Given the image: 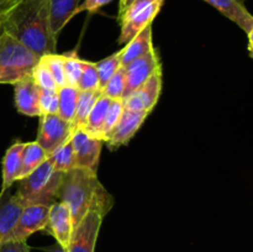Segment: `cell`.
Returning <instances> with one entry per match:
<instances>
[{
    "label": "cell",
    "mask_w": 253,
    "mask_h": 252,
    "mask_svg": "<svg viewBox=\"0 0 253 252\" xmlns=\"http://www.w3.org/2000/svg\"><path fill=\"white\" fill-rule=\"evenodd\" d=\"M25 142L17 141L12 143L5 152L2 158V182L1 192L10 189L16 180L20 179L21 173V153Z\"/></svg>",
    "instance_id": "ac0fdd59"
},
{
    "label": "cell",
    "mask_w": 253,
    "mask_h": 252,
    "mask_svg": "<svg viewBox=\"0 0 253 252\" xmlns=\"http://www.w3.org/2000/svg\"><path fill=\"white\" fill-rule=\"evenodd\" d=\"M22 209L24 205L16 194L9 193V189L0 192V245L10 240Z\"/></svg>",
    "instance_id": "9a60e30c"
},
{
    "label": "cell",
    "mask_w": 253,
    "mask_h": 252,
    "mask_svg": "<svg viewBox=\"0 0 253 252\" xmlns=\"http://www.w3.org/2000/svg\"><path fill=\"white\" fill-rule=\"evenodd\" d=\"M121 67V49L120 51L115 52L111 56L106 57L105 59H101L100 62L95 63L96 72H98L99 77V88L100 90H103L105 84L108 83L109 79L115 74V72L118 71Z\"/></svg>",
    "instance_id": "d4e9b609"
},
{
    "label": "cell",
    "mask_w": 253,
    "mask_h": 252,
    "mask_svg": "<svg viewBox=\"0 0 253 252\" xmlns=\"http://www.w3.org/2000/svg\"><path fill=\"white\" fill-rule=\"evenodd\" d=\"M48 158L57 172L64 173L76 168V157H74L72 138L68 142H66L61 147L57 148L54 152H52L48 156Z\"/></svg>",
    "instance_id": "cb8c5ba5"
},
{
    "label": "cell",
    "mask_w": 253,
    "mask_h": 252,
    "mask_svg": "<svg viewBox=\"0 0 253 252\" xmlns=\"http://www.w3.org/2000/svg\"><path fill=\"white\" fill-rule=\"evenodd\" d=\"M64 57V79L66 85L77 86L82 76L83 59L79 58L74 52L63 54Z\"/></svg>",
    "instance_id": "484cf974"
},
{
    "label": "cell",
    "mask_w": 253,
    "mask_h": 252,
    "mask_svg": "<svg viewBox=\"0 0 253 252\" xmlns=\"http://www.w3.org/2000/svg\"><path fill=\"white\" fill-rule=\"evenodd\" d=\"M32 78H34L35 83L39 85L40 89H47V90H57L58 85H57L56 81L53 79V76L49 72L48 67L46 66L43 61L40 57L39 63L32 71Z\"/></svg>",
    "instance_id": "4dcf8cb0"
},
{
    "label": "cell",
    "mask_w": 253,
    "mask_h": 252,
    "mask_svg": "<svg viewBox=\"0 0 253 252\" xmlns=\"http://www.w3.org/2000/svg\"><path fill=\"white\" fill-rule=\"evenodd\" d=\"M150 114L147 113H133V111L124 109L120 120L115 127L110 131L104 140V143L108 145L110 150H115L120 146H125L130 142L131 138L136 135L142 124Z\"/></svg>",
    "instance_id": "7c38bea8"
},
{
    "label": "cell",
    "mask_w": 253,
    "mask_h": 252,
    "mask_svg": "<svg viewBox=\"0 0 253 252\" xmlns=\"http://www.w3.org/2000/svg\"><path fill=\"white\" fill-rule=\"evenodd\" d=\"M46 251H47V252H68V251H67L66 247L61 246V245L57 244V242H56V244H54V245H52V246L47 247Z\"/></svg>",
    "instance_id": "e575fe53"
},
{
    "label": "cell",
    "mask_w": 253,
    "mask_h": 252,
    "mask_svg": "<svg viewBox=\"0 0 253 252\" xmlns=\"http://www.w3.org/2000/svg\"><path fill=\"white\" fill-rule=\"evenodd\" d=\"M165 0H135L119 14L121 34L119 43L126 44L140 34L143 29L152 25L153 20L162 9Z\"/></svg>",
    "instance_id": "5b68a950"
},
{
    "label": "cell",
    "mask_w": 253,
    "mask_h": 252,
    "mask_svg": "<svg viewBox=\"0 0 253 252\" xmlns=\"http://www.w3.org/2000/svg\"><path fill=\"white\" fill-rule=\"evenodd\" d=\"M9 12V6H7V0H0V17L4 19L5 15Z\"/></svg>",
    "instance_id": "d590c367"
},
{
    "label": "cell",
    "mask_w": 253,
    "mask_h": 252,
    "mask_svg": "<svg viewBox=\"0 0 253 252\" xmlns=\"http://www.w3.org/2000/svg\"><path fill=\"white\" fill-rule=\"evenodd\" d=\"M14 95H15V106L17 111L22 115L40 116V88L35 83L34 78L26 77L17 83L14 84Z\"/></svg>",
    "instance_id": "5bb4252c"
},
{
    "label": "cell",
    "mask_w": 253,
    "mask_h": 252,
    "mask_svg": "<svg viewBox=\"0 0 253 252\" xmlns=\"http://www.w3.org/2000/svg\"><path fill=\"white\" fill-rule=\"evenodd\" d=\"M162 66H161L160 56L155 48L151 49L148 53L133 59L127 66L124 67L125 68V89H124L123 99L143 85Z\"/></svg>",
    "instance_id": "30bf717a"
},
{
    "label": "cell",
    "mask_w": 253,
    "mask_h": 252,
    "mask_svg": "<svg viewBox=\"0 0 253 252\" xmlns=\"http://www.w3.org/2000/svg\"><path fill=\"white\" fill-rule=\"evenodd\" d=\"M2 22H4V19H2V17H0V34L4 31V30H2Z\"/></svg>",
    "instance_id": "f35d334b"
},
{
    "label": "cell",
    "mask_w": 253,
    "mask_h": 252,
    "mask_svg": "<svg viewBox=\"0 0 253 252\" xmlns=\"http://www.w3.org/2000/svg\"><path fill=\"white\" fill-rule=\"evenodd\" d=\"M111 103V99L108 96L104 95L101 93V95L99 96V99L96 100V103L94 104L93 109L89 113L88 119H86L85 126L83 127V130H85L86 132L90 133L94 137L100 138L101 136V128H103L104 120H105L106 113H108L109 105Z\"/></svg>",
    "instance_id": "44dd1931"
},
{
    "label": "cell",
    "mask_w": 253,
    "mask_h": 252,
    "mask_svg": "<svg viewBox=\"0 0 253 252\" xmlns=\"http://www.w3.org/2000/svg\"><path fill=\"white\" fill-rule=\"evenodd\" d=\"M2 30L37 56L56 53L49 30V0H20L4 16Z\"/></svg>",
    "instance_id": "6da1fadb"
},
{
    "label": "cell",
    "mask_w": 253,
    "mask_h": 252,
    "mask_svg": "<svg viewBox=\"0 0 253 252\" xmlns=\"http://www.w3.org/2000/svg\"><path fill=\"white\" fill-rule=\"evenodd\" d=\"M47 158H48V155L46 153V151L36 141L35 142L25 143L21 153V173H20V179L29 175L31 172H34Z\"/></svg>",
    "instance_id": "ffe728a7"
},
{
    "label": "cell",
    "mask_w": 253,
    "mask_h": 252,
    "mask_svg": "<svg viewBox=\"0 0 253 252\" xmlns=\"http://www.w3.org/2000/svg\"><path fill=\"white\" fill-rule=\"evenodd\" d=\"M48 205L24 207L9 241H26L32 234L46 229L48 224Z\"/></svg>",
    "instance_id": "8fae6325"
},
{
    "label": "cell",
    "mask_w": 253,
    "mask_h": 252,
    "mask_svg": "<svg viewBox=\"0 0 253 252\" xmlns=\"http://www.w3.org/2000/svg\"><path fill=\"white\" fill-rule=\"evenodd\" d=\"M100 95H101L100 90H94V91L79 90L76 114H74V119H73L74 128H83L84 126H85L89 113H90L94 104L96 103V100H98Z\"/></svg>",
    "instance_id": "603a6c76"
},
{
    "label": "cell",
    "mask_w": 253,
    "mask_h": 252,
    "mask_svg": "<svg viewBox=\"0 0 253 252\" xmlns=\"http://www.w3.org/2000/svg\"><path fill=\"white\" fill-rule=\"evenodd\" d=\"M76 168H84L96 173L104 141L94 137L83 128H76L72 136Z\"/></svg>",
    "instance_id": "9c48e42d"
},
{
    "label": "cell",
    "mask_w": 253,
    "mask_h": 252,
    "mask_svg": "<svg viewBox=\"0 0 253 252\" xmlns=\"http://www.w3.org/2000/svg\"><path fill=\"white\" fill-rule=\"evenodd\" d=\"M208 4L214 6L217 11L221 12L224 16L231 20L237 25L240 29L244 30L245 34L249 39V48H252V32H253V17L247 11L244 4L239 2L237 0H204Z\"/></svg>",
    "instance_id": "2e32d148"
},
{
    "label": "cell",
    "mask_w": 253,
    "mask_h": 252,
    "mask_svg": "<svg viewBox=\"0 0 253 252\" xmlns=\"http://www.w3.org/2000/svg\"><path fill=\"white\" fill-rule=\"evenodd\" d=\"M42 61L48 67L49 72L53 76L58 88L66 85V79H64V57L63 54L49 53L41 56Z\"/></svg>",
    "instance_id": "f546056e"
},
{
    "label": "cell",
    "mask_w": 253,
    "mask_h": 252,
    "mask_svg": "<svg viewBox=\"0 0 253 252\" xmlns=\"http://www.w3.org/2000/svg\"><path fill=\"white\" fill-rule=\"evenodd\" d=\"M133 1H135V0H125V1H124V5H123V7H121V9H120V12H121V11H124V10H125L126 7L128 6V5H130V4H132Z\"/></svg>",
    "instance_id": "74e56055"
},
{
    "label": "cell",
    "mask_w": 253,
    "mask_h": 252,
    "mask_svg": "<svg viewBox=\"0 0 253 252\" xmlns=\"http://www.w3.org/2000/svg\"><path fill=\"white\" fill-rule=\"evenodd\" d=\"M40 111L41 115L58 113V89L57 90L40 89Z\"/></svg>",
    "instance_id": "1f68e13d"
},
{
    "label": "cell",
    "mask_w": 253,
    "mask_h": 252,
    "mask_svg": "<svg viewBox=\"0 0 253 252\" xmlns=\"http://www.w3.org/2000/svg\"><path fill=\"white\" fill-rule=\"evenodd\" d=\"M81 1L82 0H49V30L56 41L69 20L78 14Z\"/></svg>",
    "instance_id": "e0dca14e"
},
{
    "label": "cell",
    "mask_w": 253,
    "mask_h": 252,
    "mask_svg": "<svg viewBox=\"0 0 253 252\" xmlns=\"http://www.w3.org/2000/svg\"><path fill=\"white\" fill-rule=\"evenodd\" d=\"M111 1H113V0H85V1L82 2V4L79 5L78 14L82 11H86L93 14V12H96L100 7L105 6V5H108L109 2Z\"/></svg>",
    "instance_id": "836d02e7"
},
{
    "label": "cell",
    "mask_w": 253,
    "mask_h": 252,
    "mask_svg": "<svg viewBox=\"0 0 253 252\" xmlns=\"http://www.w3.org/2000/svg\"><path fill=\"white\" fill-rule=\"evenodd\" d=\"M77 88L79 90H100L99 88V77L96 72L95 63L83 59V67H82V76L79 78ZM101 91V90H100Z\"/></svg>",
    "instance_id": "4316f807"
},
{
    "label": "cell",
    "mask_w": 253,
    "mask_h": 252,
    "mask_svg": "<svg viewBox=\"0 0 253 252\" xmlns=\"http://www.w3.org/2000/svg\"><path fill=\"white\" fill-rule=\"evenodd\" d=\"M79 89L77 86L63 85L58 88V115L63 120L73 124L78 101Z\"/></svg>",
    "instance_id": "7402d4cb"
},
{
    "label": "cell",
    "mask_w": 253,
    "mask_h": 252,
    "mask_svg": "<svg viewBox=\"0 0 253 252\" xmlns=\"http://www.w3.org/2000/svg\"><path fill=\"white\" fill-rule=\"evenodd\" d=\"M40 56L19 40L2 31L0 34V84L17 83L32 76Z\"/></svg>",
    "instance_id": "277c9868"
},
{
    "label": "cell",
    "mask_w": 253,
    "mask_h": 252,
    "mask_svg": "<svg viewBox=\"0 0 253 252\" xmlns=\"http://www.w3.org/2000/svg\"><path fill=\"white\" fill-rule=\"evenodd\" d=\"M46 229L56 239L57 244L67 249L73 231L71 210L68 205L62 202H56L49 207L48 224Z\"/></svg>",
    "instance_id": "4fadbf2b"
},
{
    "label": "cell",
    "mask_w": 253,
    "mask_h": 252,
    "mask_svg": "<svg viewBox=\"0 0 253 252\" xmlns=\"http://www.w3.org/2000/svg\"><path fill=\"white\" fill-rule=\"evenodd\" d=\"M57 202L68 205L73 229L90 210L105 216L114 205V198L105 189L96 173L84 168H73L62 174Z\"/></svg>",
    "instance_id": "7a4b0ae2"
},
{
    "label": "cell",
    "mask_w": 253,
    "mask_h": 252,
    "mask_svg": "<svg viewBox=\"0 0 253 252\" xmlns=\"http://www.w3.org/2000/svg\"><path fill=\"white\" fill-rule=\"evenodd\" d=\"M104 216L96 210H90L73 229L69 239L68 252H94L99 230Z\"/></svg>",
    "instance_id": "ba28073f"
},
{
    "label": "cell",
    "mask_w": 253,
    "mask_h": 252,
    "mask_svg": "<svg viewBox=\"0 0 253 252\" xmlns=\"http://www.w3.org/2000/svg\"><path fill=\"white\" fill-rule=\"evenodd\" d=\"M19 1H20V0H7V6H9V11H10V10H11L12 7H14L15 5H16Z\"/></svg>",
    "instance_id": "8d00e7d4"
},
{
    "label": "cell",
    "mask_w": 253,
    "mask_h": 252,
    "mask_svg": "<svg viewBox=\"0 0 253 252\" xmlns=\"http://www.w3.org/2000/svg\"><path fill=\"white\" fill-rule=\"evenodd\" d=\"M62 174L57 172L47 158L40 167L25 178L19 179L20 184L15 194L24 207L27 205H48L57 202V193L61 184Z\"/></svg>",
    "instance_id": "3957f363"
},
{
    "label": "cell",
    "mask_w": 253,
    "mask_h": 252,
    "mask_svg": "<svg viewBox=\"0 0 253 252\" xmlns=\"http://www.w3.org/2000/svg\"><path fill=\"white\" fill-rule=\"evenodd\" d=\"M162 90V67L158 68L147 82L123 99L124 109L133 113L150 114L160 99Z\"/></svg>",
    "instance_id": "52a82bcc"
},
{
    "label": "cell",
    "mask_w": 253,
    "mask_h": 252,
    "mask_svg": "<svg viewBox=\"0 0 253 252\" xmlns=\"http://www.w3.org/2000/svg\"><path fill=\"white\" fill-rule=\"evenodd\" d=\"M153 48L155 47L152 43V25H148L131 41H128L124 48H121V66L126 67L133 59L148 53Z\"/></svg>",
    "instance_id": "d6986e66"
},
{
    "label": "cell",
    "mask_w": 253,
    "mask_h": 252,
    "mask_svg": "<svg viewBox=\"0 0 253 252\" xmlns=\"http://www.w3.org/2000/svg\"><path fill=\"white\" fill-rule=\"evenodd\" d=\"M124 111V105H123V99H111V103L109 105L108 113H106L105 120H104L103 128H101V140H105L106 136L110 133V131L113 130L116 126V124L120 120L121 115H123Z\"/></svg>",
    "instance_id": "83f0119b"
},
{
    "label": "cell",
    "mask_w": 253,
    "mask_h": 252,
    "mask_svg": "<svg viewBox=\"0 0 253 252\" xmlns=\"http://www.w3.org/2000/svg\"><path fill=\"white\" fill-rule=\"evenodd\" d=\"M119 1H120V9H121V7H123L124 1H125V0H119Z\"/></svg>",
    "instance_id": "ab89813d"
},
{
    "label": "cell",
    "mask_w": 253,
    "mask_h": 252,
    "mask_svg": "<svg viewBox=\"0 0 253 252\" xmlns=\"http://www.w3.org/2000/svg\"><path fill=\"white\" fill-rule=\"evenodd\" d=\"M74 130L76 128L73 124L63 120L58 114L40 115V127L36 142L49 156L71 140Z\"/></svg>",
    "instance_id": "8992f818"
},
{
    "label": "cell",
    "mask_w": 253,
    "mask_h": 252,
    "mask_svg": "<svg viewBox=\"0 0 253 252\" xmlns=\"http://www.w3.org/2000/svg\"><path fill=\"white\" fill-rule=\"evenodd\" d=\"M124 89H125V68L121 66L109 79L101 93L110 99H123Z\"/></svg>",
    "instance_id": "f1b7e54d"
},
{
    "label": "cell",
    "mask_w": 253,
    "mask_h": 252,
    "mask_svg": "<svg viewBox=\"0 0 253 252\" xmlns=\"http://www.w3.org/2000/svg\"><path fill=\"white\" fill-rule=\"evenodd\" d=\"M0 252H31L26 241H6L0 245Z\"/></svg>",
    "instance_id": "d6a6232c"
},
{
    "label": "cell",
    "mask_w": 253,
    "mask_h": 252,
    "mask_svg": "<svg viewBox=\"0 0 253 252\" xmlns=\"http://www.w3.org/2000/svg\"><path fill=\"white\" fill-rule=\"evenodd\" d=\"M237 1H239V2H241V4H244V2L246 1V0H237Z\"/></svg>",
    "instance_id": "60d3db41"
}]
</instances>
